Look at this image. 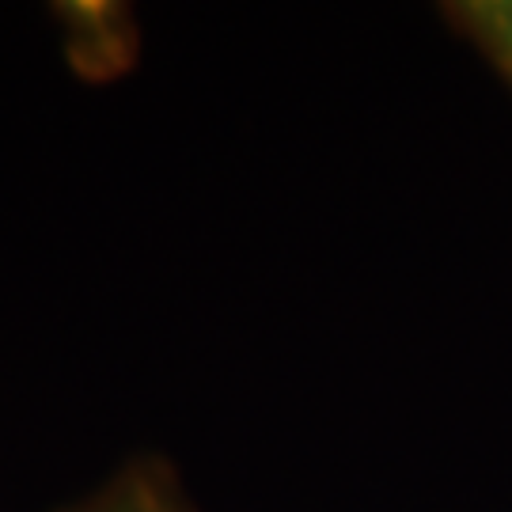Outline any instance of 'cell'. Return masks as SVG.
Returning <instances> with one entry per match:
<instances>
[{
    "label": "cell",
    "instance_id": "obj_1",
    "mask_svg": "<svg viewBox=\"0 0 512 512\" xmlns=\"http://www.w3.org/2000/svg\"><path fill=\"white\" fill-rule=\"evenodd\" d=\"M46 19L57 57L80 88H118L145 61V23L129 0H54Z\"/></svg>",
    "mask_w": 512,
    "mask_h": 512
},
{
    "label": "cell",
    "instance_id": "obj_2",
    "mask_svg": "<svg viewBox=\"0 0 512 512\" xmlns=\"http://www.w3.org/2000/svg\"><path fill=\"white\" fill-rule=\"evenodd\" d=\"M50 512H205L179 459L164 448H133L92 482Z\"/></svg>",
    "mask_w": 512,
    "mask_h": 512
},
{
    "label": "cell",
    "instance_id": "obj_3",
    "mask_svg": "<svg viewBox=\"0 0 512 512\" xmlns=\"http://www.w3.org/2000/svg\"><path fill=\"white\" fill-rule=\"evenodd\" d=\"M437 16L512 92V0H444Z\"/></svg>",
    "mask_w": 512,
    "mask_h": 512
}]
</instances>
